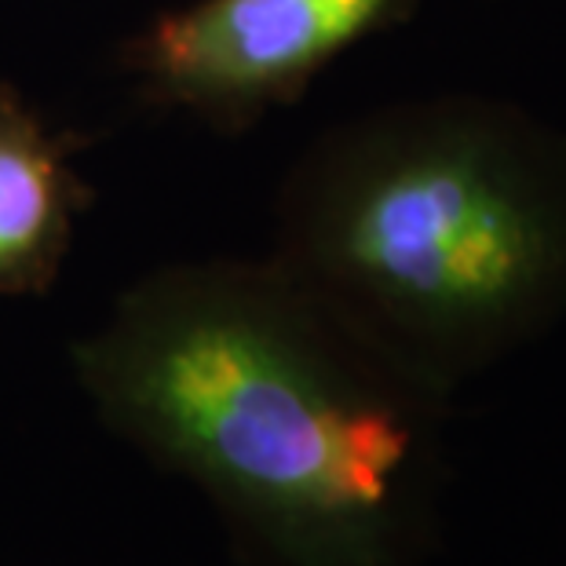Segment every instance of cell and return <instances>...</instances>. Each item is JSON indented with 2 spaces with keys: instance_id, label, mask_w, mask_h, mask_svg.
Instances as JSON below:
<instances>
[{
  "instance_id": "6da1fadb",
  "label": "cell",
  "mask_w": 566,
  "mask_h": 566,
  "mask_svg": "<svg viewBox=\"0 0 566 566\" xmlns=\"http://www.w3.org/2000/svg\"><path fill=\"white\" fill-rule=\"evenodd\" d=\"M111 431L190 479L252 566H424L450 406L268 260L128 285L70 347Z\"/></svg>"
},
{
  "instance_id": "7a4b0ae2",
  "label": "cell",
  "mask_w": 566,
  "mask_h": 566,
  "mask_svg": "<svg viewBox=\"0 0 566 566\" xmlns=\"http://www.w3.org/2000/svg\"><path fill=\"white\" fill-rule=\"evenodd\" d=\"M271 260L457 395L566 322V128L468 92L347 117L285 172Z\"/></svg>"
},
{
  "instance_id": "3957f363",
  "label": "cell",
  "mask_w": 566,
  "mask_h": 566,
  "mask_svg": "<svg viewBox=\"0 0 566 566\" xmlns=\"http://www.w3.org/2000/svg\"><path fill=\"white\" fill-rule=\"evenodd\" d=\"M420 0H195L147 22L122 66L154 106L245 132L293 106L352 48L406 27Z\"/></svg>"
},
{
  "instance_id": "277c9868",
  "label": "cell",
  "mask_w": 566,
  "mask_h": 566,
  "mask_svg": "<svg viewBox=\"0 0 566 566\" xmlns=\"http://www.w3.org/2000/svg\"><path fill=\"white\" fill-rule=\"evenodd\" d=\"M81 136L48 128L11 81H0V300L55 285L95 190L77 168Z\"/></svg>"
}]
</instances>
